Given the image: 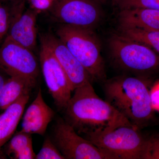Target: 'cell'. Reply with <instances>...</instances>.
I'll use <instances>...</instances> for the list:
<instances>
[{
    "mask_svg": "<svg viewBox=\"0 0 159 159\" xmlns=\"http://www.w3.org/2000/svg\"><path fill=\"white\" fill-rule=\"evenodd\" d=\"M65 109L66 122L84 138L99 135L120 125H132L97 95L91 82L74 90Z\"/></svg>",
    "mask_w": 159,
    "mask_h": 159,
    "instance_id": "cell-1",
    "label": "cell"
},
{
    "mask_svg": "<svg viewBox=\"0 0 159 159\" xmlns=\"http://www.w3.org/2000/svg\"><path fill=\"white\" fill-rule=\"evenodd\" d=\"M106 100L139 129L153 118L150 92L142 80L121 76L106 81Z\"/></svg>",
    "mask_w": 159,
    "mask_h": 159,
    "instance_id": "cell-2",
    "label": "cell"
},
{
    "mask_svg": "<svg viewBox=\"0 0 159 159\" xmlns=\"http://www.w3.org/2000/svg\"><path fill=\"white\" fill-rule=\"evenodd\" d=\"M56 34L93 80L105 81V66L100 43L92 29L62 24L57 28Z\"/></svg>",
    "mask_w": 159,
    "mask_h": 159,
    "instance_id": "cell-3",
    "label": "cell"
},
{
    "mask_svg": "<svg viewBox=\"0 0 159 159\" xmlns=\"http://www.w3.org/2000/svg\"><path fill=\"white\" fill-rule=\"evenodd\" d=\"M131 124L120 125L107 132L84 138L110 159H142L145 139Z\"/></svg>",
    "mask_w": 159,
    "mask_h": 159,
    "instance_id": "cell-4",
    "label": "cell"
},
{
    "mask_svg": "<svg viewBox=\"0 0 159 159\" xmlns=\"http://www.w3.org/2000/svg\"><path fill=\"white\" fill-rule=\"evenodd\" d=\"M111 54L116 63L126 70L145 73L159 67V54L152 49L120 34L109 40Z\"/></svg>",
    "mask_w": 159,
    "mask_h": 159,
    "instance_id": "cell-5",
    "label": "cell"
},
{
    "mask_svg": "<svg viewBox=\"0 0 159 159\" xmlns=\"http://www.w3.org/2000/svg\"><path fill=\"white\" fill-rule=\"evenodd\" d=\"M51 140L65 159H111L62 119H59L55 125Z\"/></svg>",
    "mask_w": 159,
    "mask_h": 159,
    "instance_id": "cell-6",
    "label": "cell"
},
{
    "mask_svg": "<svg viewBox=\"0 0 159 159\" xmlns=\"http://www.w3.org/2000/svg\"><path fill=\"white\" fill-rule=\"evenodd\" d=\"M0 69L10 77L37 79L39 69L32 51L6 36L0 45Z\"/></svg>",
    "mask_w": 159,
    "mask_h": 159,
    "instance_id": "cell-7",
    "label": "cell"
},
{
    "mask_svg": "<svg viewBox=\"0 0 159 159\" xmlns=\"http://www.w3.org/2000/svg\"><path fill=\"white\" fill-rule=\"evenodd\" d=\"M40 42L39 60L45 81L55 105L59 110L65 109L72 97L70 83L52 51Z\"/></svg>",
    "mask_w": 159,
    "mask_h": 159,
    "instance_id": "cell-8",
    "label": "cell"
},
{
    "mask_svg": "<svg viewBox=\"0 0 159 159\" xmlns=\"http://www.w3.org/2000/svg\"><path fill=\"white\" fill-rule=\"evenodd\" d=\"M50 11L62 24L90 29L102 14L99 3L93 0H55Z\"/></svg>",
    "mask_w": 159,
    "mask_h": 159,
    "instance_id": "cell-9",
    "label": "cell"
},
{
    "mask_svg": "<svg viewBox=\"0 0 159 159\" xmlns=\"http://www.w3.org/2000/svg\"><path fill=\"white\" fill-rule=\"evenodd\" d=\"M42 42L52 51L65 72L72 91L93 80L88 71L57 36L50 33L43 34Z\"/></svg>",
    "mask_w": 159,
    "mask_h": 159,
    "instance_id": "cell-10",
    "label": "cell"
},
{
    "mask_svg": "<svg viewBox=\"0 0 159 159\" xmlns=\"http://www.w3.org/2000/svg\"><path fill=\"white\" fill-rule=\"evenodd\" d=\"M39 12L29 9L11 19L7 36L19 44L33 51L36 45V20Z\"/></svg>",
    "mask_w": 159,
    "mask_h": 159,
    "instance_id": "cell-11",
    "label": "cell"
},
{
    "mask_svg": "<svg viewBox=\"0 0 159 159\" xmlns=\"http://www.w3.org/2000/svg\"><path fill=\"white\" fill-rule=\"evenodd\" d=\"M54 114V111L45 102L40 89L36 98L25 113L21 131L43 135Z\"/></svg>",
    "mask_w": 159,
    "mask_h": 159,
    "instance_id": "cell-12",
    "label": "cell"
},
{
    "mask_svg": "<svg viewBox=\"0 0 159 159\" xmlns=\"http://www.w3.org/2000/svg\"><path fill=\"white\" fill-rule=\"evenodd\" d=\"M119 21L122 29L159 31V10L134 8L120 10Z\"/></svg>",
    "mask_w": 159,
    "mask_h": 159,
    "instance_id": "cell-13",
    "label": "cell"
},
{
    "mask_svg": "<svg viewBox=\"0 0 159 159\" xmlns=\"http://www.w3.org/2000/svg\"><path fill=\"white\" fill-rule=\"evenodd\" d=\"M29 97L30 94L24 95L0 115V147L8 142L14 134Z\"/></svg>",
    "mask_w": 159,
    "mask_h": 159,
    "instance_id": "cell-14",
    "label": "cell"
},
{
    "mask_svg": "<svg viewBox=\"0 0 159 159\" xmlns=\"http://www.w3.org/2000/svg\"><path fill=\"white\" fill-rule=\"evenodd\" d=\"M36 83V80L10 77L6 80L0 93V110H5L22 96L30 94Z\"/></svg>",
    "mask_w": 159,
    "mask_h": 159,
    "instance_id": "cell-15",
    "label": "cell"
},
{
    "mask_svg": "<svg viewBox=\"0 0 159 159\" xmlns=\"http://www.w3.org/2000/svg\"><path fill=\"white\" fill-rule=\"evenodd\" d=\"M7 152L12 159H35L31 134L21 131L18 132L9 142Z\"/></svg>",
    "mask_w": 159,
    "mask_h": 159,
    "instance_id": "cell-16",
    "label": "cell"
},
{
    "mask_svg": "<svg viewBox=\"0 0 159 159\" xmlns=\"http://www.w3.org/2000/svg\"><path fill=\"white\" fill-rule=\"evenodd\" d=\"M120 29L119 34L149 47L159 54V31L122 28Z\"/></svg>",
    "mask_w": 159,
    "mask_h": 159,
    "instance_id": "cell-17",
    "label": "cell"
},
{
    "mask_svg": "<svg viewBox=\"0 0 159 159\" xmlns=\"http://www.w3.org/2000/svg\"><path fill=\"white\" fill-rule=\"evenodd\" d=\"M113 4L120 10L142 8L159 10V0H112Z\"/></svg>",
    "mask_w": 159,
    "mask_h": 159,
    "instance_id": "cell-18",
    "label": "cell"
},
{
    "mask_svg": "<svg viewBox=\"0 0 159 159\" xmlns=\"http://www.w3.org/2000/svg\"><path fill=\"white\" fill-rule=\"evenodd\" d=\"M36 159H65L52 140L49 138L45 140L42 147L36 155Z\"/></svg>",
    "mask_w": 159,
    "mask_h": 159,
    "instance_id": "cell-19",
    "label": "cell"
},
{
    "mask_svg": "<svg viewBox=\"0 0 159 159\" xmlns=\"http://www.w3.org/2000/svg\"><path fill=\"white\" fill-rule=\"evenodd\" d=\"M142 159H159V135L145 139Z\"/></svg>",
    "mask_w": 159,
    "mask_h": 159,
    "instance_id": "cell-20",
    "label": "cell"
},
{
    "mask_svg": "<svg viewBox=\"0 0 159 159\" xmlns=\"http://www.w3.org/2000/svg\"><path fill=\"white\" fill-rule=\"evenodd\" d=\"M6 5L0 2V42L8 34L11 22V12Z\"/></svg>",
    "mask_w": 159,
    "mask_h": 159,
    "instance_id": "cell-21",
    "label": "cell"
},
{
    "mask_svg": "<svg viewBox=\"0 0 159 159\" xmlns=\"http://www.w3.org/2000/svg\"><path fill=\"white\" fill-rule=\"evenodd\" d=\"M31 9L39 13L41 11L51 10L55 0H27Z\"/></svg>",
    "mask_w": 159,
    "mask_h": 159,
    "instance_id": "cell-22",
    "label": "cell"
},
{
    "mask_svg": "<svg viewBox=\"0 0 159 159\" xmlns=\"http://www.w3.org/2000/svg\"><path fill=\"white\" fill-rule=\"evenodd\" d=\"M6 79H5L4 77H3L2 74H0V93H1V91L2 90L5 82L6 81Z\"/></svg>",
    "mask_w": 159,
    "mask_h": 159,
    "instance_id": "cell-23",
    "label": "cell"
},
{
    "mask_svg": "<svg viewBox=\"0 0 159 159\" xmlns=\"http://www.w3.org/2000/svg\"><path fill=\"white\" fill-rule=\"evenodd\" d=\"M18 1V0H0V2H2L5 3V4H6V3L7 2H12L14 3V5L15 6V5H17V1Z\"/></svg>",
    "mask_w": 159,
    "mask_h": 159,
    "instance_id": "cell-24",
    "label": "cell"
},
{
    "mask_svg": "<svg viewBox=\"0 0 159 159\" xmlns=\"http://www.w3.org/2000/svg\"><path fill=\"white\" fill-rule=\"evenodd\" d=\"M93 1H95V2H97L98 3H103L105 2L106 0H93Z\"/></svg>",
    "mask_w": 159,
    "mask_h": 159,
    "instance_id": "cell-25",
    "label": "cell"
},
{
    "mask_svg": "<svg viewBox=\"0 0 159 159\" xmlns=\"http://www.w3.org/2000/svg\"><path fill=\"white\" fill-rule=\"evenodd\" d=\"M1 42H0V43H1Z\"/></svg>",
    "mask_w": 159,
    "mask_h": 159,
    "instance_id": "cell-26",
    "label": "cell"
}]
</instances>
